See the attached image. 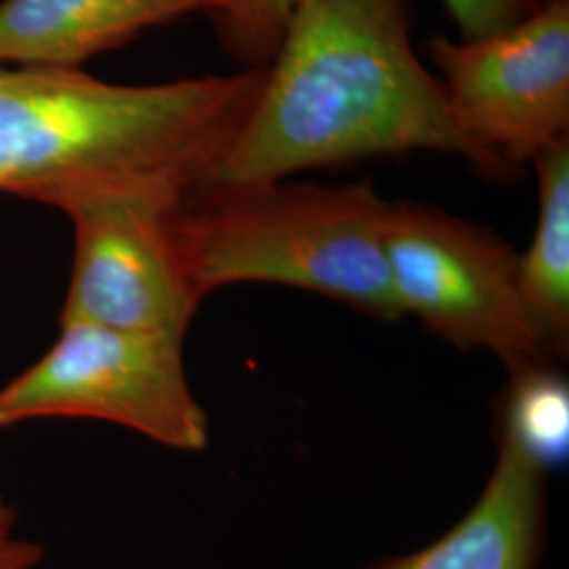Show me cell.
<instances>
[{
    "mask_svg": "<svg viewBox=\"0 0 569 569\" xmlns=\"http://www.w3.org/2000/svg\"><path fill=\"white\" fill-rule=\"evenodd\" d=\"M409 152L451 154L507 180L460 131L443 84L416 53L409 0H308L199 190Z\"/></svg>",
    "mask_w": 569,
    "mask_h": 569,
    "instance_id": "obj_1",
    "label": "cell"
},
{
    "mask_svg": "<svg viewBox=\"0 0 569 569\" xmlns=\"http://www.w3.org/2000/svg\"><path fill=\"white\" fill-rule=\"evenodd\" d=\"M266 68L157 84L0 68V192L66 213L103 199L183 204L249 114Z\"/></svg>",
    "mask_w": 569,
    "mask_h": 569,
    "instance_id": "obj_2",
    "label": "cell"
},
{
    "mask_svg": "<svg viewBox=\"0 0 569 569\" xmlns=\"http://www.w3.org/2000/svg\"><path fill=\"white\" fill-rule=\"evenodd\" d=\"M388 204L369 180L207 188L178 211V237L203 300L232 284H281L397 323L403 312L385 256Z\"/></svg>",
    "mask_w": 569,
    "mask_h": 569,
    "instance_id": "obj_3",
    "label": "cell"
},
{
    "mask_svg": "<svg viewBox=\"0 0 569 569\" xmlns=\"http://www.w3.org/2000/svg\"><path fill=\"white\" fill-rule=\"evenodd\" d=\"M53 418L129 428L176 451L209 446L183 340L171 336L60 321L56 342L0 387V428Z\"/></svg>",
    "mask_w": 569,
    "mask_h": 569,
    "instance_id": "obj_4",
    "label": "cell"
},
{
    "mask_svg": "<svg viewBox=\"0 0 569 569\" xmlns=\"http://www.w3.org/2000/svg\"><path fill=\"white\" fill-rule=\"evenodd\" d=\"M388 277L403 317L449 345L493 352L510 373L555 363L519 289V253L486 226L397 201L385 224Z\"/></svg>",
    "mask_w": 569,
    "mask_h": 569,
    "instance_id": "obj_5",
    "label": "cell"
},
{
    "mask_svg": "<svg viewBox=\"0 0 569 569\" xmlns=\"http://www.w3.org/2000/svg\"><path fill=\"white\" fill-rule=\"evenodd\" d=\"M460 131L510 178L569 136V0L479 39L428 42Z\"/></svg>",
    "mask_w": 569,
    "mask_h": 569,
    "instance_id": "obj_6",
    "label": "cell"
},
{
    "mask_svg": "<svg viewBox=\"0 0 569 569\" xmlns=\"http://www.w3.org/2000/svg\"><path fill=\"white\" fill-rule=\"evenodd\" d=\"M182 204L103 199L66 211L74 260L60 321L186 340L203 305L178 237Z\"/></svg>",
    "mask_w": 569,
    "mask_h": 569,
    "instance_id": "obj_7",
    "label": "cell"
},
{
    "mask_svg": "<svg viewBox=\"0 0 569 569\" xmlns=\"http://www.w3.org/2000/svg\"><path fill=\"white\" fill-rule=\"evenodd\" d=\"M547 542V472L498 441L496 467L451 528L401 557L366 569H536Z\"/></svg>",
    "mask_w": 569,
    "mask_h": 569,
    "instance_id": "obj_8",
    "label": "cell"
},
{
    "mask_svg": "<svg viewBox=\"0 0 569 569\" xmlns=\"http://www.w3.org/2000/svg\"><path fill=\"white\" fill-rule=\"evenodd\" d=\"M203 9L204 0H0V68L79 70Z\"/></svg>",
    "mask_w": 569,
    "mask_h": 569,
    "instance_id": "obj_9",
    "label": "cell"
},
{
    "mask_svg": "<svg viewBox=\"0 0 569 569\" xmlns=\"http://www.w3.org/2000/svg\"><path fill=\"white\" fill-rule=\"evenodd\" d=\"M538 220L526 253H519V289L531 326L550 359L569 352V136L533 161Z\"/></svg>",
    "mask_w": 569,
    "mask_h": 569,
    "instance_id": "obj_10",
    "label": "cell"
},
{
    "mask_svg": "<svg viewBox=\"0 0 569 569\" xmlns=\"http://www.w3.org/2000/svg\"><path fill=\"white\" fill-rule=\"evenodd\" d=\"M498 441L549 472L569 449V385L552 363L510 373L498 409Z\"/></svg>",
    "mask_w": 569,
    "mask_h": 569,
    "instance_id": "obj_11",
    "label": "cell"
},
{
    "mask_svg": "<svg viewBox=\"0 0 569 569\" xmlns=\"http://www.w3.org/2000/svg\"><path fill=\"white\" fill-rule=\"evenodd\" d=\"M308 0H207L204 11L226 51L243 68H266Z\"/></svg>",
    "mask_w": 569,
    "mask_h": 569,
    "instance_id": "obj_12",
    "label": "cell"
},
{
    "mask_svg": "<svg viewBox=\"0 0 569 569\" xmlns=\"http://www.w3.org/2000/svg\"><path fill=\"white\" fill-rule=\"evenodd\" d=\"M449 18L460 30V39L470 41L505 30L536 13L547 0H441Z\"/></svg>",
    "mask_w": 569,
    "mask_h": 569,
    "instance_id": "obj_13",
    "label": "cell"
},
{
    "mask_svg": "<svg viewBox=\"0 0 569 569\" xmlns=\"http://www.w3.org/2000/svg\"><path fill=\"white\" fill-rule=\"evenodd\" d=\"M44 547L20 528V510L0 493V569H37Z\"/></svg>",
    "mask_w": 569,
    "mask_h": 569,
    "instance_id": "obj_14",
    "label": "cell"
},
{
    "mask_svg": "<svg viewBox=\"0 0 569 569\" xmlns=\"http://www.w3.org/2000/svg\"><path fill=\"white\" fill-rule=\"evenodd\" d=\"M204 2H207V0H204ZM203 11H204V9H203Z\"/></svg>",
    "mask_w": 569,
    "mask_h": 569,
    "instance_id": "obj_15",
    "label": "cell"
}]
</instances>
